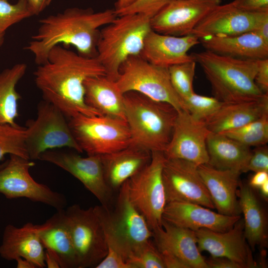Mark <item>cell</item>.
Here are the masks:
<instances>
[{
	"label": "cell",
	"instance_id": "46",
	"mask_svg": "<svg viewBox=\"0 0 268 268\" xmlns=\"http://www.w3.org/2000/svg\"><path fill=\"white\" fill-rule=\"evenodd\" d=\"M268 43V16L264 18L254 31Z\"/></svg>",
	"mask_w": 268,
	"mask_h": 268
},
{
	"label": "cell",
	"instance_id": "10",
	"mask_svg": "<svg viewBox=\"0 0 268 268\" xmlns=\"http://www.w3.org/2000/svg\"><path fill=\"white\" fill-rule=\"evenodd\" d=\"M165 160L163 152H151L149 164L127 180L130 199L152 231L162 227L167 203L162 179Z\"/></svg>",
	"mask_w": 268,
	"mask_h": 268
},
{
	"label": "cell",
	"instance_id": "14",
	"mask_svg": "<svg viewBox=\"0 0 268 268\" xmlns=\"http://www.w3.org/2000/svg\"><path fill=\"white\" fill-rule=\"evenodd\" d=\"M162 179L167 203L187 202L215 208L198 166L194 163L181 159L165 157Z\"/></svg>",
	"mask_w": 268,
	"mask_h": 268
},
{
	"label": "cell",
	"instance_id": "52",
	"mask_svg": "<svg viewBox=\"0 0 268 268\" xmlns=\"http://www.w3.org/2000/svg\"><path fill=\"white\" fill-rule=\"evenodd\" d=\"M5 162V161H4V162L0 164V168H1L4 165Z\"/></svg>",
	"mask_w": 268,
	"mask_h": 268
},
{
	"label": "cell",
	"instance_id": "18",
	"mask_svg": "<svg viewBox=\"0 0 268 268\" xmlns=\"http://www.w3.org/2000/svg\"><path fill=\"white\" fill-rule=\"evenodd\" d=\"M267 16L268 11L249 12L235 7L230 2L220 4L203 18L191 34L200 39L254 31L260 21Z\"/></svg>",
	"mask_w": 268,
	"mask_h": 268
},
{
	"label": "cell",
	"instance_id": "48",
	"mask_svg": "<svg viewBox=\"0 0 268 268\" xmlns=\"http://www.w3.org/2000/svg\"><path fill=\"white\" fill-rule=\"evenodd\" d=\"M15 261L17 268H36L32 263L24 258H18Z\"/></svg>",
	"mask_w": 268,
	"mask_h": 268
},
{
	"label": "cell",
	"instance_id": "23",
	"mask_svg": "<svg viewBox=\"0 0 268 268\" xmlns=\"http://www.w3.org/2000/svg\"><path fill=\"white\" fill-rule=\"evenodd\" d=\"M39 225L28 222L21 227L6 225L0 245L3 259L15 260L22 258L32 263L36 268L46 267L45 249L39 235Z\"/></svg>",
	"mask_w": 268,
	"mask_h": 268
},
{
	"label": "cell",
	"instance_id": "6",
	"mask_svg": "<svg viewBox=\"0 0 268 268\" xmlns=\"http://www.w3.org/2000/svg\"><path fill=\"white\" fill-rule=\"evenodd\" d=\"M151 30L150 19L140 14L117 16L100 30L96 58L108 78L117 80L122 64L129 57L140 55Z\"/></svg>",
	"mask_w": 268,
	"mask_h": 268
},
{
	"label": "cell",
	"instance_id": "25",
	"mask_svg": "<svg viewBox=\"0 0 268 268\" xmlns=\"http://www.w3.org/2000/svg\"><path fill=\"white\" fill-rule=\"evenodd\" d=\"M39 235L45 251L57 259L60 268H78L65 208L39 225Z\"/></svg>",
	"mask_w": 268,
	"mask_h": 268
},
{
	"label": "cell",
	"instance_id": "28",
	"mask_svg": "<svg viewBox=\"0 0 268 268\" xmlns=\"http://www.w3.org/2000/svg\"><path fill=\"white\" fill-rule=\"evenodd\" d=\"M85 103L101 115L126 121L124 96L116 81L106 75L93 76L84 82Z\"/></svg>",
	"mask_w": 268,
	"mask_h": 268
},
{
	"label": "cell",
	"instance_id": "47",
	"mask_svg": "<svg viewBox=\"0 0 268 268\" xmlns=\"http://www.w3.org/2000/svg\"><path fill=\"white\" fill-rule=\"evenodd\" d=\"M45 264L48 268H60L57 259L50 253L45 252Z\"/></svg>",
	"mask_w": 268,
	"mask_h": 268
},
{
	"label": "cell",
	"instance_id": "5",
	"mask_svg": "<svg viewBox=\"0 0 268 268\" xmlns=\"http://www.w3.org/2000/svg\"><path fill=\"white\" fill-rule=\"evenodd\" d=\"M93 207L103 228L108 250L118 252L127 262L132 252L152 237L145 218L130 199L127 181L110 207Z\"/></svg>",
	"mask_w": 268,
	"mask_h": 268
},
{
	"label": "cell",
	"instance_id": "51",
	"mask_svg": "<svg viewBox=\"0 0 268 268\" xmlns=\"http://www.w3.org/2000/svg\"><path fill=\"white\" fill-rule=\"evenodd\" d=\"M4 34L0 35V46H1L4 40Z\"/></svg>",
	"mask_w": 268,
	"mask_h": 268
},
{
	"label": "cell",
	"instance_id": "37",
	"mask_svg": "<svg viewBox=\"0 0 268 268\" xmlns=\"http://www.w3.org/2000/svg\"><path fill=\"white\" fill-rule=\"evenodd\" d=\"M127 262L133 268H165L160 253L150 240L132 252Z\"/></svg>",
	"mask_w": 268,
	"mask_h": 268
},
{
	"label": "cell",
	"instance_id": "7",
	"mask_svg": "<svg viewBox=\"0 0 268 268\" xmlns=\"http://www.w3.org/2000/svg\"><path fill=\"white\" fill-rule=\"evenodd\" d=\"M116 82L123 93L136 92L167 103L178 112L186 111L182 99L171 84L168 68L154 65L140 55L129 57L122 64Z\"/></svg>",
	"mask_w": 268,
	"mask_h": 268
},
{
	"label": "cell",
	"instance_id": "40",
	"mask_svg": "<svg viewBox=\"0 0 268 268\" xmlns=\"http://www.w3.org/2000/svg\"><path fill=\"white\" fill-rule=\"evenodd\" d=\"M95 268H133L118 253L108 250L106 257Z\"/></svg>",
	"mask_w": 268,
	"mask_h": 268
},
{
	"label": "cell",
	"instance_id": "45",
	"mask_svg": "<svg viewBox=\"0 0 268 268\" xmlns=\"http://www.w3.org/2000/svg\"><path fill=\"white\" fill-rule=\"evenodd\" d=\"M34 15H38L49 4L51 0H27Z\"/></svg>",
	"mask_w": 268,
	"mask_h": 268
},
{
	"label": "cell",
	"instance_id": "9",
	"mask_svg": "<svg viewBox=\"0 0 268 268\" xmlns=\"http://www.w3.org/2000/svg\"><path fill=\"white\" fill-rule=\"evenodd\" d=\"M66 118L51 103L44 100L39 103L36 119L26 123L25 143L29 159H39L45 151L63 147L83 152Z\"/></svg>",
	"mask_w": 268,
	"mask_h": 268
},
{
	"label": "cell",
	"instance_id": "21",
	"mask_svg": "<svg viewBox=\"0 0 268 268\" xmlns=\"http://www.w3.org/2000/svg\"><path fill=\"white\" fill-rule=\"evenodd\" d=\"M200 43L193 34L176 36L151 30L145 38L140 56L154 65L168 68L194 60L188 51Z\"/></svg>",
	"mask_w": 268,
	"mask_h": 268
},
{
	"label": "cell",
	"instance_id": "1",
	"mask_svg": "<svg viewBox=\"0 0 268 268\" xmlns=\"http://www.w3.org/2000/svg\"><path fill=\"white\" fill-rule=\"evenodd\" d=\"M34 75L44 100L56 107L66 118L79 114L101 116L84 100V81L89 77L106 75L96 57H84L58 45L50 50L46 61L38 65Z\"/></svg>",
	"mask_w": 268,
	"mask_h": 268
},
{
	"label": "cell",
	"instance_id": "24",
	"mask_svg": "<svg viewBox=\"0 0 268 268\" xmlns=\"http://www.w3.org/2000/svg\"><path fill=\"white\" fill-rule=\"evenodd\" d=\"M101 158L106 181L114 192L149 164L151 152L131 143L122 149L102 155Z\"/></svg>",
	"mask_w": 268,
	"mask_h": 268
},
{
	"label": "cell",
	"instance_id": "20",
	"mask_svg": "<svg viewBox=\"0 0 268 268\" xmlns=\"http://www.w3.org/2000/svg\"><path fill=\"white\" fill-rule=\"evenodd\" d=\"M241 217L223 215L197 203L182 201L167 203L162 215L163 220L176 226L194 231L204 228L221 232L231 228Z\"/></svg>",
	"mask_w": 268,
	"mask_h": 268
},
{
	"label": "cell",
	"instance_id": "33",
	"mask_svg": "<svg viewBox=\"0 0 268 268\" xmlns=\"http://www.w3.org/2000/svg\"><path fill=\"white\" fill-rule=\"evenodd\" d=\"M26 127L0 124V161L6 154L29 159L25 143Z\"/></svg>",
	"mask_w": 268,
	"mask_h": 268
},
{
	"label": "cell",
	"instance_id": "16",
	"mask_svg": "<svg viewBox=\"0 0 268 268\" xmlns=\"http://www.w3.org/2000/svg\"><path fill=\"white\" fill-rule=\"evenodd\" d=\"M221 0H174L150 19L152 30L163 34H191L196 26Z\"/></svg>",
	"mask_w": 268,
	"mask_h": 268
},
{
	"label": "cell",
	"instance_id": "13",
	"mask_svg": "<svg viewBox=\"0 0 268 268\" xmlns=\"http://www.w3.org/2000/svg\"><path fill=\"white\" fill-rule=\"evenodd\" d=\"M39 160L55 164L75 177L101 205L109 207L112 204L114 192L106 181L101 155L84 157L73 152L55 149L45 151Z\"/></svg>",
	"mask_w": 268,
	"mask_h": 268
},
{
	"label": "cell",
	"instance_id": "3",
	"mask_svg": "<svg viewBox=\"0 0 268 268\" xmlns=\"http://www.w3.org/2000/svg\"><path fill=\"white\" fill-rule=\"evenodd\" d=\"M191 55L201 67L214 97L220 101H255L267 94L255 81L257 60L237 59L208 50Z\"/></svg>",
	"mask_w": 268,
	"mask_h": 268
},
{
	"label": "cell",
	"instance_id": "50",
	"mask_svg": "<svg viewBox=\"0 0 268 268\" xmlns=\"http://www.w3.org/2000/svg\"><path fill=\"white\" fill-rule=\"evenodd\" d=\"M259 189L263 197L267 200L268 197V181L265 182Z\"/></svg>",
	"mask_w": 268,
	"mask_h": 268
},
{
	"label": "cell",
	"instance_id": "35",
	"mask_svg": "<svg viewBox=\"0 0 268 268\" xmlns=\"http://www.w3.org/2000/svg\"><path fill=\"white\" fill-rule=\"evenodd\" d=\"M34 15L27 0H18L11 4L9 0H0V35L10 26Z\"/></svg>",
	"mask_w": 268,
	"mask_h": 268
},
{
	"label": "cell",
	"instance_id": "42",
	"mask_svg": "<svg viewBox=\"0 0 268 268\" xmlns=\"http://www.w3.org/2000/svg\"><path fill=\"white\" fill-rule=\"evenodd\" d=\"M255 81L264 93H268V58L257 60Z\"/></svg>",
	"mask_w": 268,
	"mask_h": 268
},
{
	"label": "cell",
	"instance_id": "22",
	"mask_svg": "<svg viewBox=\"0 0 268 268\" xmlns=\"http://www.w3.org/2000/svg\"><path fill=\"white\" fill-rule=\"evenodd\" d=\"M198 169L218 212L229 216L240 215L237 192L241 173L218 169L208 164L198 166Z\"/></svg>",
	"mask_w": 268,
	"mask_h": 268
},
{
	"label": "cell",
	"instance_id": "41",
	"mask_svg": "<svg viewBox=\"0 0 268 268\" xmlns=\"http://www.w3.org/2000/svg\"><path fill=\"white\" fill-rule=\"evenodd\" d=\"M230 3L239 9L249 12L268 11V0H234Z\"/></svg>",
	"mask_w": 268,
	"mask_h": 268
},
{
	"label": "cell",
	"instance_id": "30",
	"mask_svg": "<svg viewBox=\"0 0 268 268\" xmlns=\"http://www.w3.org/2000/svg\"><path fill=\"white\" fill-rule=\"evenodd\" d=\"M208 164L221 170L243 172L252 153L250 147L221 133H210L206 139Z\"/></svg>",
	"mask_w": 268,
	"mask_h": 268
},
{
	"label": "cell",
	"instance_id": "31",
	"mask_svg": "<svg viewBox=\"0 0 268 268\" xmlns=\"http://www.w3.org/2000/svg\"><path fill=\"white\" fill-rule=\"evenodd\" d=\"M27 66L17 64L0 73V124L16 126L18 117V102L21 98L16 86L24 75Z\"/></svg>",
	"mask_w": 268,
	"mask_h": 268
},
{
	"label": "cell",
	"instance_id": "43",
	"mask_svg": "<svg viewBox=\"0 0 268 268\" xmlns=\"http://www.w3.org/2000/svg\"><path fill=\"white\" fill-rule=\"evenodd\" d=\"M206 262L208 268H241L238 264L225 258L211 257Z\"/></svg>",
	"mask_w": 268,
	"mask_h": 268
},
{
	"label": "cell",
	"instance_id": "2",
	"mask_svg": "<svg viewBox=\"0 0 268 268\" xmlns=\"http://www.w3.org/2000/svg\"><path fill=\"white\" fill-rule=\"evenodd\" d=\"M117 16L114 9L95 12L90 8L66 9L40 19L37 32L25 49L34 55L38 65L46 61L54 47L61 44L74 47L83 56L96 57L100 29Z\"/></svg>",
	"mask_w": 268,
	"mask_h": 268
},
{
	"label": "cell",
	"instance_id": "19",
	"mask_svg": "<svg viewBox=\"0 0 268 268\" xmlns=\"http://www.w3.org/2000/svg\"><path fill=\"white\" fill-rule=\"evenodd\" d=\"M154 245L161 255L174 258L185 268H208L197 245L195 232L163 219L162 227L152 231Z\"/></svg>",
	"mask_w": 268,
	"mask_h": 268
},
{
	"label": "cell",
	"instance_id": "44",
	"mask_svg": "<svg viewBox=\"0 0 268 268\" xmlns=\"http://www.w3.org/2000/svg\"><path fill=\"white\" fill-rule=\"evenodd\" d=\"M267 181H268V172L258 171L255 172V174L251 177L248 184L253 189H259Z\"/></svg>",
	"mask_w": 268,
	"mask_h": 268
},
{
	"label": "cell",
	"instance_id": "15",
	"mask_svg": "<svg viewBox=\"0 0 268 268\" xmlns=\"http://www.w3.org/2000/svg\"><path fill=\"white\" fill-rule=\"evenodd\" d=\"M210 132L204 121L188 112H178L170 140L163 153L166 158L185 160L198 166L207 164L206 139Z\"/></svg>",
	"mask_w": 268,
	"mask_h": 268
},
{
	"label": "cell",
	"instance_id": "39",
	"mask_svg": "<svg viewBox=\"0 0 268 268\" xmlns=\"http://www.w3.org/2000/svg\"><path fill=\"white\" fill-rule=\"evenodd\" d=\"M248 171L268 172V147L266 144L256 146L252 150L251 156L243 172Z\"/></svg>",
	"mask_w": 268,
	"mask_h": 268
},
{
	"label": "cell",
	"instance_id": "8",
	"mask_svg": "<svg viewBox=\"0 0 268 268\" xmlns=\"http://www.w3.org/2000/svg\"><path fill=\"white\" fill-rule=\"evenodd\" d=\"M68 123L76 142L88 155L111 153L132 143L129 128L123 120L79 114Z\"/></svg>",
	"mask_w": 268,
	"mask_h": 268
},
{
	"label": "cell",
	"instance_id": "49",
	"mask_svg": "<svg viewBox=\"0 0 268 268\" xmlns=\"http://www.w3.org/2000/svg\"><path fill=\"white\" fill-rule=\"evenodd\" d=\"M135 0H118L115 4V11L123 9L132 3Z\"/></svg>",
	"mask_w": 268,
	"mask_h": 268
},
{
	"label": "cell",
	"instance_id": "36",
	"mask_svg": "<svg viewBox=\"0 0 268 268\" xmlns=\"http://www.w3.org/2000/svg\"><path fill=\"white\" fill-rule=\"evenodd\" d=\"M185 110L195 119L205 121L214 115L223 102L215 97L201 95L194 92L183 100Z\"/></svg>",
	"mask_w": 268,
	"mask_h": 268
},
{
	"label": "cell",
	"instance_id": "38",
	"mask_svg": "<svg viewBox=\"0 0 268 268\" xmlns=\"http://www.w3.org/2000/svg\"><path fill=\"white\" fill-rule=\"evenodd\" d=\"M173 0H135L129 6L115 12L117 16L140 14L144 15L151 19Z\"/></svg>",
	"mask_w": 268,
	"mask_h": 268
},
{
	"label": "cell",
	"instance_id": "4",
	"mask_svg": "<svg viewBox=\"0 0 268 268\" xmlns=\"http://www.w3.org/2000/svg\"><path fill=\"white\" fill-rule=\"evenodd\" d=\"M124 96L132 143L151 152H163L170 140L178 111L167 103L136 92L125 93Z\"/></svg>",
	"mask_w": 268,
	"mask_h": 268
},
{
	"label": "cell",
	"instance_id": "26",
	"mask_svg": "<svg viewBox=\"0 0 268 268\" xmlns=\"http://www.w3.org/2000/svg\"><path fill=\"white\" fill-rule=\"evenodd\" d=\"M200 41L206 50L223 56L243 60L268 58V43L254 31L209 36Z\"/></svg>",
	"mask_w": 268,
	"mask_h": 268
},
{
	"label": "cell",
	"instance_id": "27",
	"mask_svg": "<svg viewBox=\"0 0 268 268\" xmlns=\"http://www.w3.org/2000/svg\"><path fill=\"white\" fill-rule=\"evenodd\" d=\"M268 114V93L255 101L223 103L219 109L205 121L212 133H222L242 127Z\"/></svg>",
	"mask_w": 268,
	"mask_h": 268
},
{
	"label": "cell",
	"instance_id": "34",
	"mask_svg": "<svg viewBox=\"0 0 268 268\" xmlns=\"http://www.w3.org/2000/svg\"><path fill=\"white\" fill-rule=\"evenodd\" d=\"M196 63V62L193 60L168 67L171 84L183 101L195 92L193 89V81Z\"/></svg>",
	"mask_w": 268,
	"mask_h": 268
},
{
	"label": "cell",
	"instance_id": "11",
	"mask_svg": "<svg viewBox=\"0 0 268 268\" xmlns=\"http://www.w3.org/2000/svg\"><path fill=\"white\" fill-rule=\"evenodd\" d=\"M78 268H95L108 252L105 233L93 207L73 204L65 209Z\"/></svg>",
	"mask_w": 268,
	"mask_h": 268
},
{
	"label": "cell",
	"instance_id": "12",
	"mask_svg": "<svg viewBox=\"0 0 268 268\" xmlns=\"http://www.w3.org/2000/svg\"><path fill=\"white\" fill-rule=\"evenodd\" d=\"M0 168V193L8 199L26 198L44 203L57 210L64 209L67 200L63 194L36 181L29 173L35 163L14 154Z\"/></svg>",
	"mask_w": 268,
	"mask_h": 268
},
{
	"label": "cell",
	"instance_id": "29",
	"mask_svg": "<svg viewBox=\"0 0 268 268\" xmlns=\"http://www.w3.org/2000/svg\"><path fill=\"white\" fill-rule=\"evenodd\" d=\"M237 192L239 204L244 215L245 237L252 251L256 246L267 247L268 233L266 214L253 189L240 182Z\"/></svg>",
	"mask_w": 268,
	"mask_h": 268
},
{
	"label": "cell",
	"instance_id": "32",
	"mask_svg": "<svg viewBox=\"0 0 268 268\" xmlns=\"http://www.w3.org/2000/svg\"><path fill=\"white\" fill-rule=\"evenodd\" d=\"M221 134L249 147L265 145L268 142V114L241 127Z\"/></svg>",
	"mask_w": 268,
	"mask_h": 268
},
{
	"label": "cell",
	"instance_id": "17",
	"mask_svg": "<svg viewBox=\"0 0 268 268\" xmlns=\"http://www.w3.org/2000/svg\"><path fill=\"white\" fill-rule=\"evenodd\" d=\"M199 250L208 252L212 257L227 258L241 268H255L252 249L244 235L243 219L241 217L227 231L216 232L207 229L195 231Z\"/></svg>",
	"mask_w": 268,
	"mask_h": 268
}]
</instances>
